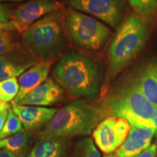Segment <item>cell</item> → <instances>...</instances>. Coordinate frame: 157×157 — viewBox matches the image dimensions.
I'll return each instance as SVG.
<instances>
[{
  "label": "cell",
  "mask_w": 157,
  "mask_h": 157,
  "mask_svg": "<svg viewBox=\"0 0 157 157\" xmlns=\"http://www.w3.org/2000/svg\"><path fill=\"white\" fill-rule=\"evenodd\" d=\"M15 45L14 36L10 31L0 30V56L14 50Z\"/></svg>",
  "instance_id": "obj_22"
},
{
  "label": "cell",
  "mask_w": 157,
  "mask_h": 157,
  "mask_svg": "<svg viewBox=\"0 0 157 157\" xmlns=\"http://www.w3.org/2000/svg\"><path fill=\"white\" fill-rule=\"evenodd\" d=\"M36 59L27 51L15 49L0 56V81L21 76L36 64Z\"/></svg>",
  "instance_id": "obj_11"
},
{
  "label": "cell",
  "mask_w": 157,
  "mask_h": 157,
  "mask_svg": "<svg viewBox=\"0 0 157 157\" xmlns=\"http://www.w3.org/2000/svg\"><path fill=\"white\" fill-rule=\"evenodd\" d=\"M31 140V134L23 130L17 134L0 140V149H5L21 157L28 147Z\"/></svg>",
  "instance_id": "obj_17"
},
{
  "label": "cell",
  "mask_w": 157,
  "mask_h": 157,
  "mask_svg": "<svg viewBox=\"0 0 157 157\" xmlns=\"http://www.w3.org/2000/svg\"><path fill=\"white\" fill-rule=\"evenodd\" d=\"M69 144L68 139L40 138L26 157H66Z\"/></svg>",
  "instance_id": "obj_15"
},
{
  "label": "cell",
  "mask_w": 157,
  "mask_h": 157,
  "mask_svg": "<svg viewBox=\"0 0 157 157\" xmlns=\"http://www.w3.org/2000/svg\"><path fill=\"white\" fill-rule=\"evenodd\" d=\"M68 157H101L93 139L84 137L77 141Z\"/></svg>",
  "instance_id": "obj_18"
},
{
  "label": "cell",
  "mask_w": 157,
  "mask_h": 157,
  "mask_svg": "<svg viewBox=\"0 0 157 157\" xmlns=\"http://www.w3.org/2000/svg\"><path fill=\"white\" fill-rule=\"evenodd\" d=\"M103 157H119L116 154L115 152L111 153V154H104Z\"/></svg>",
  "instance_id": "obj_29"
},
{
  "label": "cell",
  "mask_w": 157,
  "mask_h": 157,
  "mask_svg": "<svg viewBox=\"0 0 157 157\" xmlns=\"http://www.w3.org/2000/svg\"><path fill=\"white\" fill-rule=\"evenodd\" d=\"M10 109V106L8 103L0 101V132L2 129L8 117Z\"/></svg>",
  "instance_id": "obj_24"
},
{
  "label": "cell",
  "mask_w": 157,
  "mask_h": 157,
  "mask_svg": "<svg viewBox=\"0 0 157 157\" xmlns=\"http://www.w3.org/2000/svg\"><path fill=\"white\" fill-rule=\"evenodd\" d=\"M100 108L104 117L124 118L131 125L154 129L155 106L143 95L137 81L105 100Z\"/></svg>",
  "instance_id": "obj_4"
},
{
  "label": "cell",
  "mask_w": 157,
  "mask_h": 157,
  "mask_svg": "<svg viewBox=\"0 0 157 157\" xmlns=\"http://www.w3.org/2000/svg\"><path fill=\"white\" fill-rule=\"evenodd\" d=\"M156 130L146 127L131 125L126 140L116 151L119 157H135L148 148Z\"/></svg>",
  "instance_id": "obj_12"
},
{
  "label": "cell",
  "mask_w": 157,
  "mask_h": 157,
  "mask_svg": "<svg viewBox=\"0 0 157 157\" xmlns=\"http://www.w3.org/2000/svg\"><path fill=\"white\" fill-rule=\"evenodd\" d=\"M137 82L143 95L156 107L157 105V61L151 63L145 68Z\"/></svg>",
  "instance_id": "obj_16"
},
{
  "label": "cell",
  "mask_w": 157,
  "mask_h": 157,
  "mask_svg": "<svg viewBox=\"0 0 157 157\" xmlns=\"http://www.w3.org/2000/svg\"><path fill=\"white\" fill-rule=\"evenodd\" d=\"M0 157H19L13 152L5 150V149H0Z\"/></svg>",
  "instance_id": "obj_27"
},
{
  "label": "cell",
  "mask_w": 157,
  "mask_h": 157,
  "mask_svg": "<svg viewBox=\"0 0 157 157\" xmlns=\"http://www.w3.org/2000/svg\"><path fill=\"white\" fill-rule=\"evenodd\" d=\"M156 153L157 147L156 145L154 143V144H152L148 148H146L142 153H140V154H138L137 156L135 157H156Z\"/></svg>",
  "instance_id": "obj_25"
},
{
  "label": "cell",
  "mask_w": 157,
  "mask_h": 157,
  "mask_svg": "<svg viewBox=\"0 0 157 157\" xmlns=\"http://www.w3.org/2000/svg\"><path fill=\"white\" fill-rule=\"evenodd\" d=\"M146 29L138 15H131L118 29L109 50V73L114 76L127 66L143 48Z\"/></svg>",
  "instance_id": "obj_5"
},
{
  "label": "cell",
  "mask_w": 157,
  "mask_h": 157,
  "mask_svg": "<svg viewBox=\"0 0 157 157\" xmlns=\"http://www.w3.org/2000/svg\"><path fill=\"white\" fill-rule=\"evenodd\" d=\"M12 109L19 118L27 132H33L46 126L58 111L52 108L21 105L13 103H12Z\"/></svg>",
  "instance_id": "obj_10"
},
{
  "label": "cell",
  "mask_w": 157,
  "mask_h": 157,
  "mask_svg": "<svg viewBox=\"0 0 157 157\" xmlns=\"http://www.w3.org/2000/svg\"><path fill=\"white\" fill-rule=\"evenodd\" d=\"M25 0H0V2H21Z\"/></svg>",
  "instance_id": "obj_30"
},
{
  "label": "cell",
  "mask_w": 157,
  "mask_h": 157,
  "mask_svg": "<svg viewBox=\"0 0 157 157\" xmlns=\"http://www.w3.org/2000/svg\"><path fill=\"white\" fill-rule=\"evenodd\" d=\"M156 136H157V131H156Z\"/></svg>",
  "instance_id": "obj_31"
},
{
  "label": "cell",
  "mask_w": 157,
  "mask_h": 157,
  "mask_svg": "<svg viewBox=\"0 0 157 157\" xmlns=\"http://www.w3.org/2000/svg\"><path fill=\"white\" fill-rule=\"evenodd\" d=\"M18 80L10 78L0 81V101L5 103L13 101L19 92Z\"/></svg>",
  "instance_id": "obj_19"
},
{
  "label": "cell",
  "mask_w": 157,
  "mask_h": 157,
  "mask_svg": "<svg viewBox=\"0 0 157 157\" xmlns=\"http://www.w3.org/2000/svg\"><path fill=\"white\" fill-rule=\"evenodd\" d=\"M65 23L72 42L80 48L98 50L103 48L111 34V31L95 17L71 9Z\"/></svg>",
  "instance_id": "obj_6"
},
{
  "label": "cell",
  "mask_w": 157,
  "mask_h": 157,
  "mask_svg": "<svg viewBox=\"0 0 157 157\" xmlns=\"http://www.w3.org/2000/svg\"><path fill=\"white\" fill-rule=\"evenodd\" d=\"M152 124H153V127H154V128L157 131V105L155 107L154 116H153V119H152Z\"/></svg>",
  "instance_id": "obj_28"
},
{
  "label": "cell",
  "mask_w": 157,
  "mask_h": 157,
  "mask_svg": "<svg viewBox=\"0 0 157 157\" xmlns=\"http://www.w3.org/2000/svg\"><path fill=\"white\" fill-rule=\"evenodd\" d=\"M23 127V126L20 119L15 115L12 108H10L6 122L0 132V140H2L6 137L25 130Z\"/></svg>",
  "instance_id": "obj_20"
},
{
  "label": "cell",
  "mask_w": 157,
  "mask_h": 157,
  "mask_svg": "<svg viewBox=\"0 0 157 157\" xmlns=\"http://www.w3.org/2000/svg\"><path fill=\"white\" fill-rule=\"evenodd\" d=\"M75 10L92 15L116 28L122 19L124 0H65Z\"/></svg>",
  "instance_id": "obj_8"
},
{
  "label": "cell",
  "mask_w": 157,
  "mask_h": 157,
  "mask_svg": "<svg viewBox=\"0 0 157 157\" xmlns=\"http://www.w3.org/2000/svg\"><path fill=\"white\" fill-rule=\"evenodd\" d=\"M57 0H29L18 5L12 15L11 21L19 32L23 33L33 23L50 13L61 10Z\"/></svg>",
  "instance_id": "obj_9"
},
{
  "label": "cell",
  "mask_w": 157,
  "mask_h": 157,
  "mask_svg": "<svg viewBox=\"0 0 157 157\" xmlns=\"http://www.w3.org/2000/svg\"><path fill=\"white\" fill-rule=\"evenodd\" d=\"M63 95V88L50 78L25 95L18 104L46 107L61 101Z\"/></svg>",
  "instance_id": "obj_13"
},
{
  "label": "cell",
  "mask_w": 157,
  "mask_h": 157,
  "mask_svg": "<svg viewBox=\"0 0 157 157\" xmlns=\"http://www.w3.org/2000/svg\"><path fill=\"white\" fill-rule=\"evenodd\" d=\"M0 30L9 31H17L16 26L12 21L7 23L0 22Z\"/></svg>",
  "instance_id": "obj_26"
},
{
  "label": "cell",
  "mask_w": 157,
  "mask_h": 157,
  "mask_svg": "<svg viewBox=\"0 0 157 157\" xmlns=\"http://www.w3.org/2000/svg\"><path fill=\"white\" fill-rule=\"evenodd\" d=\"M137 12L146 17H151L157 13L156 0H128Z\"/></svg>",
  "instance_id": "obj_21"
},
{
  "label": "cell",
  "mask_w": 157,
  "mask_h": 157,
  "mask_svg": "<svg viewBox=\"0 0 157 157\" xmlns=\"http://www.w3.org/2000/svg\"><path fill=\"white\" fill-rule=\"evenodd\" d=\"M62 11L50 13L33 23L23 33L28 50L42 62H52L61 56L68 41L62 24Z\"/></svg>",
  "instance_id": "obj_3"
},
{
  "label": "cell",
  "mask_w": 157,
  "mask_h": 157,
  "mask_svg": "<svg viewBox=\"0 0 157 157\" xmlns=\"http://www.w3.org/2000/svg\"><path fill=\"white\" fill-rule=\"evenodd\" d=\"M50 69V62H41L31 67L18 78L19 92L13 103H18L25 95L46 81Z\"/></svg>",
  "instance_id": "obj_14"
},
{
  "label": "cell",
  "mask_w": 157,
  "mask_h": 157,
  "mask_svg": "<svg viewBox=\"0 0 157 157\" xmlns=\"http://www.w3.org/2000/svg\"><path fill=\"white\" fill-rule=\"evenodd\" d=\"M130 129L131 124L127 119L121 117H107L93 130V140L104 154H111L120 148Z\"/></svg>",
  "instance_id": "obj_7"
},
{
  "label": "cell",
  "mask_w": 157,
  "mask_h": 157,
  "mask_svg": "<svg viewBox=\"0 0 157 157\" xmlns=\"http://www.w3.org/2000/svg\"><path fill=\"white\" fill-rule=\"evenodd\" d=\"M13 13V12L9 5L0 4V22L7 23L11 21Z\"/></svg>",
  "instance_id": "obj_23"
},
{
  "label": "cell",
  "mask_w": 157,
  "mask_h": 157,
  "mask_svg": "<svg viewBox=\"0 0 157 157\" xmlns=\"http://www.w3.org/2000/svg\"><path fill=\"white\" fill-rule=\"evenodd\" d=\"M102 71L101 63L94 58L68 50L55 64L52 74L72 97L94 101L101 93Z\"/></svg>",
  "instance_id": "obj_1"
},
{
  "label": "cell",
  "mask_w": 157,
  "mask_h": 157,
  "mask_svg": "<svg viewBox=\"0 0 157 157\" xmlns=\"http://www.w3.org/2000/svg\"><path fill=\"white\" fill-rule=\"evenodd\" d=\"M104 117L100 106L85 100H76L58 110L39 133V138L68 139L91 134Z\"/></svg>",
  "instance_id": "obj_2"
}]
</instances>
